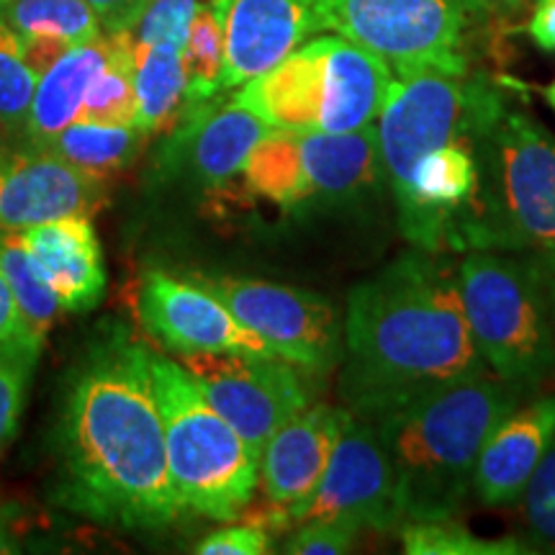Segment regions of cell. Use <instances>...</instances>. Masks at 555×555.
<instances>
[{
    "mask_svg": "<svg viewBox=\"0 0 555 555\" xmlns=\"http://www.w3.org/2000/svg\"><path fill=\"white\" fill-rule=\"evenodd\" d=\"M108 57L103 62L86 101L80 119L103 124H134L137 121V86H134V39L129 31L106 34ZM137 127V124H134Z\"/></svg>",
    "mask_w": 555,
    "mask_h": 555,
    "instance_id": "d4e9b609",
    "label": "cell"
},
{
    "mask_svg": "<svg viewBox=\"0 0 555 555\" xmlns=\"http://www.w3.org/2000/svg\"><path fill=\"white\" fill-rule=\"evenodd\" d=\"M137 127L150 139L165 134L193 106L183 67V47L172 41L134 44Z\"/></svg>",
    "mask_w": 555,
    "mask_h": 555,
    "instance_id": "7402d4cb",
    "label": "cell"
},
{
    "mask_svg": "<svg viewBox=\"0 0 555 555\" xmlns=\"http://www.w3.org/2000/svg\"><path fill=\"white\" fill-rule=\"evenodd\" d=\"M224 16L214 0H201L183 44V67L193 103L224 93Z\"/></svg>",
    "mask_w": 555,
    "mask_h": 555,
    "instance_id": "4316f807",
    "label": "cell"
},
{
    "mask_svg": "<svg viewBox=\"0 0 555 555\" xmlns=\"http://www.w3.org/2000/svg\"><path fill=\"white\" fill-rule=\"evenodd\" d=\"M37 82V73L21 54L18 34L0 16V129L26 127Z\"/></svg>",
    "mask_w": 555,
    "mask_h": 555,
    "instance_id": "f546056e",
    "label": "cell"
},
{
    "mask_svg": "<svg viewBox=\"0 0 555 555\" xmlns=\"http://www.w3.org/2000/svg\"><path fill=\"white\" fill-rule=\"evenodd\" d=\"M227 309L288 363L327 373L343 360L345 337L337 311L324 296L283 283L242 275H193Z\"/></svg>",
    "mask_w": 555,
    "mask_h": 555,
    "instance_id": "30bf717a",
    "label": "cell"
},
{
    "mask_svg": "<svg viewBox=\"0 0 555 555\" xmlns=\"http://www.w3.org/2000/svg\"><path fill=\"white\" fill-rule=\"evenodd\" d=\"M18 39H21V54H24L26 65L37 73V78H41V75H44L47 69H50L54 62L69 50V47H75L54 37H18Z\"/></svg>",
    "mask_w": 555,
    "mask_h": 555,
    "instance_id": "74e56055",
    "label": "cell"
},
{
    "mask_svg": "<svg viewBox=\"0 0 555 555\" xmlns=\"http://www.w3.org/2000/svg\"><path fill=\"white\" fill-rule=\"evenodd\" d=\"M527 0H483L489 16H515L525 9Z\"/></svg>",
    "mask_w": 555,
    "mask_h": 555,
    "instance_id": "ab89813d",
    "label": "cell"
},
{
    "mask_svg": "<svg viewBox=\"0 0 555 555\" xmlns=\"http://www.w3.org/2000/svg\"><path fill=\"white\" fill-rule=\"evenodd\" d=\"M198 555H266L273 553V535L270 527L262 525L258 517L247 519V522L221 527V530L206 535L201 543L193 547Z\"/></svg>",
    "mask_w": 555,
    "mask_h": 555,
    "instance_id": "e575fe53",
    "label": "cell"
},
{
    "mask_svg": "<svg viewBox=\"0 0 555 555\" xmlns=\"http://www.w3.org/2000/svg\"><path fill=\"white\" fill-rule=\"evenodd\" d=\"M16 234L62 311L82 314L99 307L106 294V266L90 217L52 219Z\"/></svg>",
    "mask_w": 555,
    "mask_h": 555,
    "instance_id": "d6986e66",
    "label": "cell"
},
{
    "mask_svg": "<svg viewBox=\"0 0 555 555\" xmlns=\"http://www.w3.org/2000/svg\"><path fill=\"white\" fill-rule=\"evenodd\" d=\"M224 16V75L232 90L268 73L317 34L319 0H214Z\"/></svg>",
    "mask_w": 555,
    "mask_h": 555,
    "instance_id": "2e32d148",
    "label": "cell"
},
{
    "mask_svg": "<svg viewBox=\"0 0 555 555\" xmlns=\"http://www.w3.org/2000/svg\"><path fill=\"white\" fill-rule=\"evenodd\" d=\"M150 137L134 124H103L78 119L62 129L50 142L37 144L67 159L88 176L106 180L116 172L127 170L142 155Z\"/></svg>",
    "mask_w": 555,
    "mask_h": 555,
    "instance_id": "603a6c76",
    "label": "cell"
},
{
    "mask_svg": "<svg viewBox=\"0 0 555 555\" xmlns=\"http://www.w3.org/2000/svg\"><path fill=\"white\" fill-rule=\"evenodd\" d=\"M527 397L532 388L481 373L371 420L397 468L406 522L453 519L474 491L483 442Z\"/></svg>",
    "mask_w": 555,
    "mask_h": 555,
    "instance_id": "3957f363",
    "label": "cell"
},
{
    "mask_svg": "<svg viewBox=\"0 0 555 555\" xmlns=\"http://www.w3.org/2000/svg\"><path fill=\"white\" fill-rule=\"evenodd\" d=\"M401 545L409 555H530L527 538H481L453 519L401 525Z\"/></svg>",
    "mask_w": 555,
    "mask_h": 555,
    "instance_id": "f1b7e54d",
    "label": "cell"
},
{
    "mask_svg": "<svg viewBox=\"0 0 555 555\" xmlns=\"http://www.w3.org/2000/svg\"><path fill=\"white\" fill-rule=\"evenodd\" d=\"M363 527L350 519H311L298 525L286 540L283 553L291 555H343L356 547Z\"/></svg>",
    "mask_w": 555,
    "mask_h": 555,
    "instance_id": "836d02e7",
    "label": "cell"
},
{
    "mask_svg": "<svg viewBox=\"0 0 555 555\" xmlns=\"http://www.w3.org/2000/svg\"><path fill=\"white\" fill-rule=\"evenodd\" d=\"M108 201L101 178L29 144L0 155V229H26L62 217H93Z\"/></svg>",
    "mask_w": 555,
    "mask_h": 555,
    "instance_id": "9a60e30c",
    "label": "cell"
},
{
    "mask_svg": "<svg viewBox=\"0 0 555 555\" xmlns=\"http://www.w3.org/2000/svg\"><path fill=\"white\" fill-rule=\"evenodd\" d=\"M270 131L237 101H198L165 131L150 176L157 185L221 189L242 176L249 152Z\"/></svg>",
    "mask_w": 555,
    "mask_h": 555,
    "instance_id": "4fadbf2b",
    "label": "cell"
},
{
    "mask_svg": "<svg viewBox=\"0 0 555 555\" xmlns=\"http://www.w3.org/2000/svg\"><path fill=\"white\" fill-rule=\"evenodd\" d=\"M476 155L481 183L463 253L522 255L555 275V137L504 103L478 131Z\"/></svg>",
    "mask_w": 555,
    "mask_h": 555,
    "instance_id": "277c9868",
    "label": "cell"
},
{
    "mask_svg": "<svg viewBox=\"0 0 555 555\" xmlns=\"http://www.w3.org/2000/svg\"><path fill=\"white\" fill-rule=\"evenodd\" d=\"M178 363L191 373L217 412L262 453L266 442L291 416L311 404L298 365L283 358L242 352H189Z\"/></svg>",
    "mask_w": 555,
    "mask_h": 555,
    "instance_id": "7c38bea8",
    "label": "cell"
},
{
    "mask_svg": "<svg viewBox=\"0 0 555 555\" xmlns=\"http://www.w3.org/2000/svg\"><path fill=\"white\" fill-rule=\"evenodd\" d=\"M457 286L478 356L512 384L535 388L555 371V275L499 249H468Z\"/></svg>",
    "mask_w": 555,
    "mask_h": 555,
    "instance_id": "52a82bcc",
    "label": "cell"
},
{
    "mask_svg": "<svg viewBox=\"0 0 555 555\" xmlns=\"http://www.w3.org/2000/svg\"><path fill=\"white\" fill-rule=\"evenodd\" d=\"M5 345H31L41 350V343L31 335L29 324L21 314L16 296H13L9 278L0 268V347Z\"/></svg>",
    "mask_w": 555,
    "mask_h": 555,
    "instance_id": "d590c367",
    "label": "cell"
},
{
    "mask_svg": "<svg viewBox=\"0 0 555 555\" xmlns=\"http://www.w3.org/2000/svg\"><path fill=\"white\" fill-rule=\"evenodd\" d=\"M489 18L483 0H319L317 29L376 52L393 73L470 69V37Z\"/></svg>",
    "mask_w": 555,
    "mask_h": 555,
    "instance_id": "9c48e42d",
    "label": "cell"
},
{
    "mask_svg": "<svg viewBox=\"0 0 555 555\" xmlns=\"http://www.w3.org/2000/svg\"><path fill=\"white\" fill-rule=\"evenodd\" d=\"M286 517L288 527L311 519H350L363 530H401L406 517L399 496L397 468L380 440L376 422L347 412L322 481Z\"/></svg>",
    "mask_w": 555,
    "mask_h": 555,
    "instance_id": "8fae6325",
    "label": "cell"
},
{
    "mask_svg": "<svg viewBox=\"0 0 555 555\" xmlns=\"http://www.w3.org/2000/svg\"><path fill=\"white\" fill-rule=\"evenodd\" d=\"M60 502L95 522L163 530L183 515L170 481L147 345L103 339L69 378L60 414Z\"/></svg>",
    "mask_w": 555,
    "mask_h": 555,
    "instance_id": "6da1fadb",
    "label": "cell"
},
{
    "mask_svg": "<svg viewBox=\"0 0 555 555\" xmlns=\"http://www.w3.org/2000/svg\"><path fill=\"white\" fill-rule=\"evenodd\" d=\"M343 337L339 397L347 412L365 420L489 373L448 253L414 247L358 283L347 296Z\"/></svg>",
    "mask_w": 555,
    "mask_h": 555,
    "instance_id": "7a4b0ae2",
    "label": "cell"
},
{
    "mask_svg": "<svg viewBox=\"0 0 555 555\" xmlns=\"http://www.w3.org/2000/svg\"><path fill=\"white\" fill-rule=\"evenodd\" d=\"M504 99L483 75L453 69L393 73L376 129L391 196L404 189L414 163L463 137H478Z\"/></svg>",
    "mask_w": 555,
    "mask_h": 555,
    "instance_id": "ba28073f",
    "label": "cell"
},
{
    "mask_svg": "<svg viewBox=\"0 0 555 555\" xmlns=\"http://www.w3.org/2000/svg\"><path fill=\"white\" fill-rule=\"evenodd\" d=\"M0 16L18 37H54L67 44H86L101 37V21L88 0H9Z\"/></svg>",
    "mask_w": 555,
    "mask_h": 555,
    "instance_id": "484cf974",
    "label": "cell"
},
{
    "mask_svg": "<svg viewBox=\"0 0 555 555\" xmlns=\"http://www.w3.org/2000/svg\"><path fill=\"white\" fill-rule=\"evenodd\" d=\"M345 420V406L309 404L275 429L260 453V486L270 506L288 515L311 496L327 470Z\"/></svg>",
    "mask_w": 555,
    "mask_h": 555,
    "instance_id": "e0dca14e",
    "label": "cell"
},
{
    "mask_svg": "<svg viewBox=\"0 0 555 555\" xmlns=\"http://www.w3.org/2000/svg\"><path fill=\"white\" fill-rule=\"evenodd\" d=\"M309 204L352 206L378 196L386 183L376 124L345 134H298Z\"/></svg>",
    "mask_w": 555,
    "mask_h": 555,
    "instance_id": "ffe728a7",
    "label": "cell"
},
{
    "mask_svg": "<svg viewBox=\"0 0 555 555\" xmlns=\"http://www.w3.org/2000/svg\"><path fill=\"white\" fill-rule=\"evenodd\" d=\"M242 183L249 196L268 201L281 208H298L309 204V185L304 176L298 131L270 129L249 152Z\"/></svg>",
    "mask_w": 555,
    "mask_h": 555,
    "instance_id": "cb8c5ba5",
    "label": "cell"
},
{
    "mask_svg": "<svg viewBox=\"0 0 555 555\" xmlns=\"http://www.w3.org/2000/svg\"><path fill=\"white\" fill-rule=\"evenodd\" d=\"M13 551H16V545H13L9 527L0 522V553H13Z\"/></svg>",
    "mask_w": 555,
    "mask_h": 555,
    "instance_id": "60d3db41",
    "label": "cell"
},
{
    "mask_svg": "<svg viewBox=\"0 0 555 555\" xmlns=\"http://www.w3.org/2000/svg\"><path fill=\"white\" fill-rule=\"evenodd\" d=\"M39 352L41 350L31 345L0 347V455L9 450L18 433V422L26 404V388H29Z\"/></svg>",
    "mask_w": 555,
    "mask_h": 555,
    "instance_id": "1f68e13d",
    "label": "cell"
},
{
    "mask_svg": "<svg viewBox=\"0 0 555 555\" xmlns=\"http://www.w3.org/2000/svg\"><path fill=\"white\" fill-rule=\"evenodd\" d=\"M3 3H9V0H0V5H3Z\"/></svg>",
    "mask_w": 555,
    "mask_h": 555,
    "instance_id": "7bdbcfd3",
    "label": "cell"
},
{
    "mask_svg": "<svg viewBox=\"0 0 555 555\" xmlns=\"http://www.w3.org/2000/svg\"><path fill=\"white\" fill-rule=\"evenodd\" d=\"M393 69L376 52L327 34L258 75L232 95L270 129L345 134L378 121Z\"/></svg>",
    "mask_w": 555,
    "mask_h": 555,
    "instance_id": "5b68a950",
    "label": "cell"
},
{
    "mask_svg": "<svg viewBox=\"0 0 555 555\" xmlns=\"http://www.w3.org/2000/svg\"><path fill=\"white\" fill-rule=\"evenodd\" d=\"M198 3L201 0H150L134 31H131V39H134V44L172 41V44L183 47Z\"/></svg>",
    "mask_w": 555,
    "mask_h": 555,
    "instance_id": "d6a6232c",
    "label": "cell"
},
{
    "mask_svg": "<svg viewBox=\"0 0 555 555\" xmlns=\"http://www.w3.org/2000/svg\"><path fill=\"white\" fill-rule=\"evenodd\" d=\"M134 311L144 332L178 356L242 352V356L281 358L266 339L247 330L227 309V304H221L193 278L150 270L137 286Z\"/></svg>",
    "mask_w": 555,
    "mask_h": 555,
    "instance_id": "5bb4252c",
    "label": "cell"
},
{
    "mask_svg": "<svg viewBox=\"0 0 555 555\" xmlns=\"http://www.w3.org/2000/svg\"><path fill=\"white\" fill-rule=\"evenodd\" d=\"M147 367L180 506L217 522H234L253 504L260 483V455L208 404L178 360L147 347Z\"/></svg>",
    "mask_w": 555,
    "mask_h": 555,
    "instance_id": "8992f818",
    "label": "cell"
},
{
    "mask_svg": "<svg viewBox=\"0 0 555 555\" xmlns=\"http://www.w3.org/2000/svg\"><path fill=\"white\" fill-rule=\"evenodd\" d=\"M90 9L101 21V29L106 34L134 31L150 0H88Z\"/></svg>",
    "mask_w": 555,
    "mask_h": 555,
    "instance_id": "8d00e7d4",
    "label": "cell"
},
{
    "mask_svg": "<svg viewBox=\"0 0 555 555\" xmlns=\"http://www.w3.org/2000/svg\"><path fill=\"white\" fill-rule=\"evenodd\" d=\"M527 34L543 52H555V0H535Z\"/></svg>",
    "mask_w": 555,
    "mask_h": 555,
    "instance_id": "f35d334b",
    "label": "cell"
},
{
    "mask_svg": "<svg viewBox=\"0 0 555 555\" xmlns=\"http://www.w3.org/2000/svg\"><path fill=\"white\" fill-rule=\"evenodd\" d=\"M108 57V37H101L75 44L41 75L34 90L29 119H26V139L29 144H44L57 137L62 129L78 121L82 101L103 62Z\"/></svg>",
    "mask_w": 555,
    "mask_h": 555,
    "instance_id": "44dd1931",
    "label": "cell"
},
{
    "mask_svg": "<svg viewBox=\"0 0 555 555\" xmlns=\"http://www.w3.org/2000/svg\"><path fill=\"white\" fill-rule=\"evenodd\" d=\"M0 268L9 278L11 291L16 296L18 309L26 324H29L31 335L44 345L62 307L57 296L52 294V288L44 283V278L34 268L29 253L21 245L18 234L11 232V229H0Z\"/></svg>",
    "mask_w": 555,
    "mask_h": 555,
    "instance_id": "83f0119b",
    "label": "cell"
},
{
    "mask_svg": "<svg viewBox=\"0 0 555 555\" xmlns=\"http://www.w3.org/2000/svg\"><path fill=\"white\" fill-rule=\"evenodd\" d=\"M545 99H547V103H551V108L555 111V82H551V86H547Z\"/></svg>",
    "mask_w": 555,
    "mask_h": 555,
    "instance_id": "b9f144b4",
    "label": "cell"
},
{
    "mask_svg": "<svg viewBox=\"0 0 555 555\" xmlns=\"http://www.w3.org/2000/svg\"><path fill=\"white\" fill-rule=\"evenodd\" d=\"M555 437V391L527 397L483 442L474 470V491L486 506H509L522 496Z\"/></svg>",
    "mask_w": 555,
    "mask_h": 555,
    "instance_id": "ac0fdd59",
    "label": "cell"
},
{
    "mask_svg": "<svg viewBox=\"0 0 555 555\" xmlns=\"http://www.w3.org/2000/svg\"><path fill=\"white\" fill-rule=\"evenodd\" d=\"M517 504L522 509L527 543L535 553H555V437Z\"/></svg>",
    "mask_w": 555,
    "mask_h": 555,
    "instance_id": "4dcf8cb0",
    "label": "cell"
}]
</instances>
